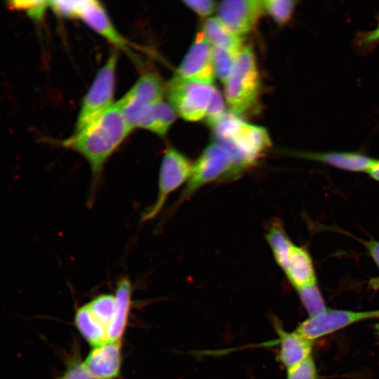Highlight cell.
<instances>
[{"label": "cell", "instance_id": "cb8c5ba5", "mask_svg": "<svg viewBox=\"0 0 379 379\" xmlns=\"http://www.w3.org/2000/svg\"><path fill=\"white\" fill-rule=\"evenodd\" d=\"M298 291L310 317L322 313L328 309L317 283L301 288Z\"/></svg>", "mask_w": 379, "mask_h": 379}, {"label": "cell", "instance_id": "4fadbf2b", "mask_svg": "<svg viewBox=\"0 0 379 379\" xmlns=\"http://www.w3.org/2000/svg\"><path fill=\"white\" fill-rule=\"evenodd\" d=\"M293 156L328 164L354 172H367L375 159L364 154L348 152H296Z\"/></svg>", "mask_w": 379, "mask_h": 379}, {"label": "cell", "instance_id": "f546056e", "mask_svg": "<svg viewBox=\"0 0 379 379\" xmlns=\"http://www.w3.org/2000/svg\"><path fill=\"white\" fill-rule=\"evenodd\" d=\"M183 2L187 7L202 18L211 15L216 7V3L213 0H186Z\"/></svg>", "mask_w": 379, "mask_h": 379}, {"label": "cell", "instance_id": "8fae6325", "mask_svg": "<svg viewBox=\"0 0 379 379\" xmlns=\"http://www.w3.org/2000/svg\"><path fill=\"white\" fill-rule=\"evenodd\" d=\"M263 11L262 1L226 0L218 5L217 18L232 32L242 37L255 27Z\"/></svg>", "mask_w": 379, "mask_h": 379}, {"label": "cell", "instance_id": "4dcf8cb0", "mask_svg": "<svg viewBox=\"0 0 379 379\" xmlns=\"http://www.w3.org/2000/svg\"><path fill=\"white\" fill-rule=\"evenodd\" d=\"M62 379H93L84 364L71 365Z\"/></svg>", "mask_w": 379, "mask_h": 379}, {"label": "cell", "instance_id": "7c38bea8", "mask_svg": "<svg viewBox=\"0 0 379 379\" xmlns=\"http://www.w3.org/2000/svg\"><path fill=\"white\" fill-rule=\"evenodd\" d=\"M120 340L95 347L87 357L84 366L95 379L117 376L121 366Z\"/></svg>", "mask_w": 379, "mask_h": 379}, {"label": "cell", "instance_id": "5b68a950", "mask_svg": "<svg viewBox=\"0 0 379 379\" xmlns=\"http://www.w3.org/2000/svg\"><path fill=\"white\" fill-rule=\"evenodd\" d=\"M214 86L175 76L167 85L169 103L182 119L197 121L205 117Z\"/></svg>", "mask_w": 379, "mask_h": 379}, {"label": "cell", "instance_id": "30bf717a", "mask_svg": "<svg viewBox=\"0 0 379 379\" xmlns=\"http://www.w3.org/2000/svg\"><path fill=\"white\" fill-rule=\"evenodd\" d=\"M178 77L213 84L215 72L213 65V46L204 34L199 32L180 64Z\"/></svg>", "mask_w": 379, "mask_h": 379}, {"label": "cell", "instance_id": "5bb4252c", "mask_svg": "<svg viewBox=\"0 0 379 379\" xmlns=\"http://www.w3.org/2000/svg\"><path fill=\"white\" fill-rule=\"evenodd\" d=\"M290 283L297 289L316 284L312 258L307 251L293 244L281 269Z\"/></svg>", "mask_w": 379, "mask_h": 379}, {"label": "cell", "instance_id": "9a60e30c", "mask_svg": "<svg viewBox=\"0 0 379 379\" xmlns=\"http://www.w3.org/2000/svg\"><path fill=\"white\" fill-rule=\"evenodd\" d=\"M79 18L91 28L119 48L127 50L125 39L116 30L103 6L95 1H85Z\"/></svg>", "mask_w": 379, "mask_h": 379}, {"label": "cell", "instance_id": "1f68e13d", "mask_svg": "<svg viewBox=\"0 0 379 379\" xmlns=\"http://www.w3.org/2000/svg\"><path fill=\"white\" fill-rule=\"evenodd\" d=\"M365 246L379 268V241L371 240L365 242Z\"/></svg>", "mask_w": 379, "mask_h": 379}, {"label": "cell", "instance_id": "7a4b0ae2", "mask_svg": "<svg viewBox=\"0 0 379 379\" xmlns=\"http://www.w3.org/2000/svg\"><path fill=\"white\" fill-rule=\"evenodd\" d=\"M211 128L213 142L231 156L234 180L255 166L272 146L265 128L246 123L232 112H227Z\"/></svg>", "mask_w": 379, "mask_h": 379}, {"label": "cell", "instance_id": "d6a6232c", "mask_svg": "<svg viewBox=\"0 0 379 379\" xmlns=\"http://www.w3.org/2000/svg\"><path fill=\"white\" fill-rule=\"evenodd\" d=\"M378 41H379V23L374 29L368 32L363 39V42L365 44H372Z\"/></svg>", "mask_w": 379, "mask_h": 379}, {"label": "cell", "instance_id": "4316f807", "mask_svg": "<svg viewBox=\"0 0 379 379\" xmlns=\"http://www.w3.org/2000/svg\"><path fill=\"white\" fill-rule=\"evenodd\" d=\"M317 370L311 357L288 368L286 379H317Z\"/></svg>", "mask_w": 379, "mask_h": 379}, {"label": "cell", "instance_id": "8992f818", "mask_svg": "<svg viewBox=\"0 0 379 379\" xmlns=\"http://www.w3.org/2000/svg\"><path fill=\"white\" fill-rule=\"evenodd\" d=\"M192 167L190 159L178 149L168 147L163 156L159 173L157 198L142 214V221L157 217L169 195L187 182Z\"/></svg>", "mask_w": 379, "mask_h": 379}, {"label": "cell", "instance_id": "ffe728a7", "mask_svg": "<svg viewBox=\"0 0 379 379\" xmlns=\"http://www.w3.org/2000/svg\"><path fill=\"white\" fill-rule=\"evenodd\" d=\"M75 323L91 345L97 347L107 343V329L95 318L87 305L77 311Z\"/></svg>", "mask_w": 379, "mask_h": 379}, {"label": "cell", "instance_id": "d6986e66", "mask_svg": "<svg viewBox=\"0 0 379 379\" xmlns=\"http://www.w3.org/2000/svg\"><path fill=\"white\" fill-rule=\"evenodd\" d=\"M201 32L213 47L220 48L237 55L242 46V37L232 32L218 18L207 19Z\"/></svg>", "mask_w": 379, "mask_h": 379}, {"label": "cell", "instance_id": "ba28073f", "mask_svg": "<svg viewBox=\"0 0 379 379\" xmlns=\"http://www.w3.org/2000/svg\"><path fill=\"white\" fill-rule=\"evenodd\" d=\"M164 88L154 74L142 76L126 94L117 103L131 130L135 128L141 113L154 103L163 99Z\"/></svg>", "mask_w": 379, "mask_h": 379}, {"label": "cell", "instance_id": "d4e9b609", "mask_svg": "<svg viewBox=\"0 0 379 379\" xmlns=\"http://www.w3.org/2000/svg\"><path fill=\"white\" fill-rule=\"evenodd\" d=\"M237 55L225 49L213 47L215 75L224 84L232 71Z\"/></svg>", "mask_w": 379, "mask_h": 379}, {"label": "cell", "instance_id": "e0dca14e", "mask_svg": "<svg viewBox=\"0 0 379 379\" xmlns=\"http://www.w3.org/2000/svg\"><path fill=\"white\" fill-rule=\"evenodd\" d=\"M176 118L172 105L163 99L144 110L137 119L135 128H142L164 136Z\"/></svg>", "mask_w": 379, "mask_h": 379}, {"label": "cell", "instance_id": "f1b7e54d", "mask_svg": "<svg viewBox=\"0 0 379 379\" xmlns=\"http://www.w3.org/2000/svg\"><path fill=\"white\" fill-rule=\"evenodd\" d=\"M11 4L10 6L14 8L27 11L32 17L38 18L42 15L48 2L43 1H12Z\"/></svg>", "mask_w": 379, "mask_h": 379}, {"label": "cell", "instance_id": "836d02e7", "mask_svg": "<svg viewBox=\"0 0 379 379\" xmlns=\"http://www.w3.org/2000/svg\"><path fill=\"white\" fill-rule=\"evenodd\" d=\"M366 173H368L372 178L379 182V160L375 159L373 164Z\"/></svg>", "mask_w": 379, "mask_h": 379}, {"label": "cell", "instance_id": "ac0fdd59", "mask_svg": "<svg viewBox=\"0 0 379 379\" xmlns=\"http://www.w3.org/2000/svg\"><path fill=\"white\" fill-rule=\"evenodd\" d=\"M132 286L129 279L123 277L116 289V308L112 321L107 328V343L120 340L127 321L131 305Z\"/></svg>", "mask_w": 379, "mask_h": 379}, {"label": "cell", "instance_id": "52a82bcc", "mask_svg": "<svg viewBox=\"0 0 379 379\" xmlns=\"http://www.w3.org/2000/svg\"><path fill=\"white\" fill-rule=\"evenodd\" d=\"M117 62V54L113 53L98 72L83 100L74 132L81 130L114 103Z\"/></svg>", "mask_w": 379, "mask_h": 379}, {"label": "cell", "instance_id": "7402d4cb", "mask_svg": "<svg viewBox=\"0 0 379 379\" xmlns=\"http://www.w3.org/2000/svg\"><path fill=\"white\" fill-rule=\"evenodd\" d=\"M87 305L95 318L107 329L115 312V296L102 294L94 298Z\"/></svg>", "mask_w": 379, "mask_h": 379}, {"label": "cell", "instance_id": "44dd1931", "mask_svg": "<svg viewBox=\"0 0 379 379\" xmlns=\"http://www.w3.org/2000/svg\"><path fill=\"white\" fill-rule=\"evenodd\" d=\"M266 239L276 262L282 269L294 244L279 222H274L269 227Z\"/></svg>", "mask_w": 379, "mask_h": 379}, {"label": "cell", "instance_id": "9c48e42d", "mask_svg": "<svg viewBox=\"0 0 379 379\" xmlns=\"http://www.w3.org/2000/svg\"><path fill=\"white\" fill-rule=\"evenodd\" d=\"M377 317H379L378 310L355 312L327 309L302 322L295 332L306 339L313 340L355 322Z\"/></svg>", "mask_w": 379, "mask_h": 379}, {"label": "cell", "instance_id": "3957f363", "mask_svg": "<svg viewBox=\"0 0 379 379\" xmlns=\"http://www.w3.org/2000/svg\"><path fill=\"white\" fill-rule=\"evenodd\" d=\"M225 98L230 112L241 116L256 104L260 77L253 48L244 46L237 54L232 71L225 83Z\"/></svg>", "mask_w": 379, "mask_h": 379}, {"label": "cell", "instance_id": "277c9868", "mask_svg": "<svg viewBox=\"0 0 379 379\" xmlns=\"http://www.w3.org/2000/svg\"><path fill=\"white\" fill-rule=\"evenodd\" d=\"M233 180L234 166L230 153L220 145L212 142L192 164L190 177L178 203L183 202L209 183Z\"/></svg>", "mask_w": 379, "mask_h": 379}, {"label": "cell", "instance_id": "484cf974", "mask_svg": "<svg viewBox=\"0 0 379 379\" xmlns=\"http://www.w3.org/2000/svg\"><path fill=\"white\" fill-rule=\"evenodd\" d=\"M226 112L223 95L219 89L214 86L204 117L206 124L213 127Z\"/></svg>", "mask_w": 379, "mask_h": 379}, {"label": "cell", "instance_id": "2e32d148", "mask_svg": "<svg viewBox=\"0 0 379 379\" xmlns=\"http://www.w3.org/2000/svg\"><path fill=\"white\" fill-rule=\"evenodd\" d=\"M277 331L280 337L277 359L285 366L291 367L311 357L312 340L296 332L287 333L279 328Z\"/></svg>", "mask_w": 379, "mask_h": 379}, {"label": "cell", "instance_id": "83f0119b", "mask_svg": "<svg viewBox=\"0 0 379 379\" xmlns=\"http://www.w3.org/2000/svg\"><path fill=\"white\" fill-rule=\"evenodd\" d=\"M85 1H52L48 4L58 15L64 17L79 18Z\"/></svg>", "mask_w": 379, "mask_h": 379}, {"label": "cell", "instance_id": "6da1fadb", "mask_svg": "<svg viewBox=\"0 0 379 379\" xmlns=\"http://www.w3.org/2000/svg\"><path fill=\"white\" fill-rule=\"evenodd\" d=\"M132 130L117 102L81 130L62 141V146L79 153L88 161L95 189L109 158Z\"/></svg>", "mask_w": 379, "mask_h": 379}, {"label": "cell", "instance_id": "603a6c76", "mask_svg": "<svg viewBox=\"0 0 379 379\" xmlns=\"http://www.w3.org/2000/svg\"><path fill=\"white\" fill-rule=\"evenodd\" d=\"M297 3L294 0L262 1L264 11L279 25H284L289 21Z\"/></svg>", "mask_w": 379, "mask_h": 379}]
</instances>
